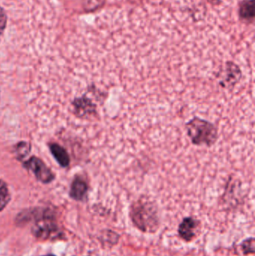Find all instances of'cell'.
<instances>
[{
    "label": "cell",
    "instance_id": "1",
    "mask_svg": "<svg viewBox=\"0 0 255 256\" xmlns=\"http://www.w3.org/2000/svg\"><path fill=\"white\" fill-rule=\"evenodd\" d=\"M130 216L135 226L143 232H156L160 226L157 206L148 198L141 197L132 204Z\"/></svg>",
    "mask_w": 255,
    "mask_h": 256
},
{
    "label": "cell",
    "instance_id": "2",
    "mask_svg": "<svg viewBox=\"0 0 255 256\" xmlns=\"http://www.w3.org/2000/svg\"><path fill=\"white\" fill-rule=\"evenodd\" d=\"M186 128L188 136L196 146L211 147L218 138V130L214 124L199 117L192 118L186 124Z\"/></svg>",
    "mask_w": 255,
    "mask_h": 256
},
{
    "label": "cell",
    "instance_id": "3",
    "mask_svg": "<svg viewBox=\"0 0 255 256\" xmlns=\"http://www.w3.org/2000/svg\"><path fill=\"white\" fill-rule=\"evenodd\" d=\"M242 78L240 68L234 62H228L223 72L220 84L224 88H231L235 86Z\"/></svg>",
    "mask_w": 255,
    "mask_h": 256
},
{
    "label": "cell",
    "instance_id": "4",
    "mask_svg": "<svg viewBox=\"0 0 255 256\" xmlns=\"http://www.w3.org/2000/svg\"><path fill=\"white\" fill-rule=\"evenodd\" d=\"M26 165L40 182L48 183L53 180V174L40 160L31 158L27 162Z\"/></svg>",
    "mask_w": 255,
    "mask_h": 256
},
{
    "label": "cell",
    "instance_id": "5",
    "mask_svg": "<svg viewBox=\"0 0 255 256\" xmlns=\"http://www.w3.org/2000/svg\"><path fill=\"white\" fill-rule=\"evenodd\" d=\"M198 222L193 218H186L183 220L178 227V234L180 237L185 242H191L196 236V230L197 228Z\"/></svg>",
    "mask_w": 255,
    "mask_h": 256
},
{
    "label": "cell",
    "instance_id": "6",
    "mask_svg": "<svg viewBox=\"0 0 255 256\" xmlns=\"http://www.w3.org/2000/svg\"><path fill=\"white\" fill-rule=\"evenodd\" d=\"M88 192V185L86 182L81 178H76L73 180L70 189V196L72 198L76 200H82L86 196Z\"/></svg>",
    "mask_w": 255,
    "mask_h": 256
},
{
    "label": "cell",
    "instance_id": "7",
    "mask_svg": "<svg viewBox=\"0 0 255 256\" xmlns=\"http://www.w3.org/2000/svg\"><path fill=\"white\" fill-rule=\"evenodd\" d=\"M50 150L57 162L61 166H67L68 165L70 160H69L67 152L62 147L57 144H52L50 146Z\"/></svg>",
    "mask_w": 255,
    "mask_h": 256
},
{
    "label": "cell",
    "instance_id": "8",
    "mask_svg": "<svg viewBox=\"0 0 255 256\" xmlns=\"http://www.w3.org/2000/svg\"><path fill=\"white\" fill-rule=\"evenodd\" d=\"M55 228L50 221H40L36 225L34 232L37 237L46 238L53 232Z\"/></svg>",
    "mask_w": 255,
    "mask_h": 256
},
{
    "label": "cell",
    "instance_id": "9",
    "mask_svg": "<svg viewBox=\"0 0 255 256\" xmlns=\"http://www.w3.org/2000/svg\"><path fill=\"white\" fill-rule=\"evenodd\" d=\"M241 15L245 19L254 18V0H247L241 7Z\"/></svg>",
    "mask_w": 255,
    "mask_h": 256
},
{
    "label": "cell",
    "instance_id": "10",
    "mask_svg": "<svg viewBox=\"0 0 255 256\" xmlns=\"http://www.w3.org/2000/svg\"><path fill=\"white\" fill-rule=\"evenodd\" d=\"M10 201V194L5 184L0 180V212L7 206Z\"/></svg>",
    "mask_w": 255,
    "mask_h": 256
},
{
    "label": "cell",
    "instance_id": "11",
    "mask_svg": "<svg viewBox=\"0 0 255 256\" xmlns=\"http://www.w3.org/2000/svg\"><path fill=\"white\" fill-rule=\"evenodd\" d=\"M106 0H82V6L86 12H94L103 6Z\"/></svg>",
    "mask_w": 255,
    "mask_h": 256
},
{
    "label": "cell",
    "instance_id": "12",
    "mask_svg": "<svg viewBox=\"0 0 255 256\" xmlns=\"http://www.w3.org/2000/svg\"><path fill=\"white\" fill-rule=\"evenodd\" d=\"M243 252L245 255L255 254V239L254 238L244 240L241 244Z\"/></svg>",
    "mask_w": 255,
    "mask_h": 256
},
{
    "label": "cell",
    "instance_id": "13",
    "mask_svg": "<svg viewBox=\"0 0 255 256\" xmlns=\"http://www.w3.org/2000/svg\"><path fill=\"white\" fill-rule=\"evenodd\" d=\"M7 25V15L5 12L0 7V34H2Z\"/></svg>",
    "mask_w": 255,
    "mask_h": 256
},
{
    "label": "cell",
    "instance_id": "14",
    "mask_svg": "<svg viewBox=\"0 0 255 256\" xmlns=\"http://www.w3.org/2000/svg\"><path fill=\"white\" fill-rule=\"evenodd\" d=\"M211 1L214 2H218L219 0H211Z\"/></svg>",
    "mask_w": 255,
    "mask_h": 256
},
{
    "label": "cell",
    "instance_id": "15",
    "mask_svg": "<svg viewBox=\"0 0 255 256\" xmlns=\"http://www.w3.org/2000/svg\"><path fill=\"white\" fill-rule=\"evenodd\" d=\"M52 256V255H47V256Z\"/></svg>",
    "mask_w": 255,
    "mask_h": 256
}]
</instances>
